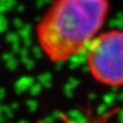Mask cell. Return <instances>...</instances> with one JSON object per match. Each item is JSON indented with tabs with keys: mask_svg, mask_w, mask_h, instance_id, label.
<instances>
[{
	"mask_svg": "<svg viewBox=\"0 0 123 123\" xmlns=\"http://www.w3.org/2000/svg\"><path fill=\"white\" fill-rule=\"evenodd\" d=\"M86 50L88 70L98 82L108 86L123 85V31L98 34Z\"/></svg>",
	"mask_w": 123,
	"mask_h": 123,
	"instance_id": "2",
	"label": "cell"
},
{
	"mask_svg": "<svg viewBox=\"0 0 123 123\" xmlns=\"http://www.w3.org/2000/svg\"><path fill=\"white\" fill-rule=\"evenodd\" d=\"M108 12V0H53L37 25L38 43L50 61L65 62L86 50Z\"/></svg>",
	"mask_w": 123,
	"mask_h": 123,
	"instance_id": "1",
	"label": "cell"
}]
</instances>
